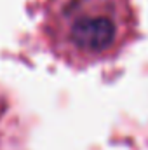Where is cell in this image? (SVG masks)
<instances>
[{
    "label": "cell",
    "instance_id": "1",
    "mask_svg": "<svg viewBox=\"0 0 148 150\" xmlns=\"http://www.w3.org/2000/svg\"><path fill=\"white\" fill-rule=\"evenodd\" d=\"M40 14L49 49L73 67L108 59L132 28L129 0H42Z\"/></svg>",
    "mask_w": 148,
    "mask_h": 150
}]
</instances>
